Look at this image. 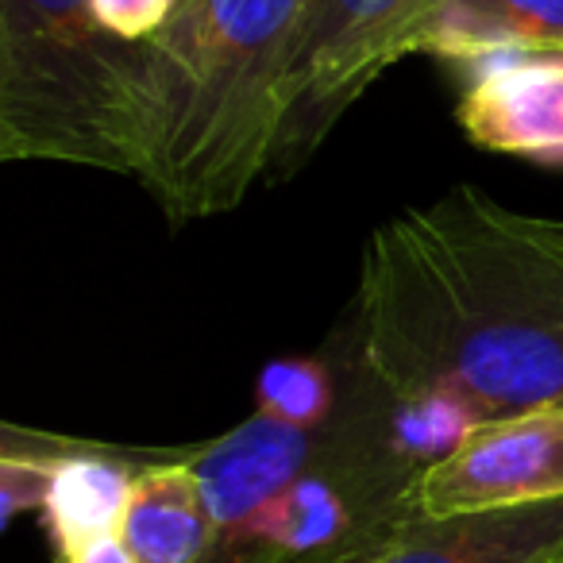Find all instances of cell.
<instances>
[{"instance_id": "1", "label": "cell", "mask_w": 563, "mask_h": 563, "mask_svg": "<svg viewBox=\"0 0 563 563\" xmlns=\"http://www.w3.org/2000/svg\"><path fill=\"white\" fill-rule=\"evenodd\" d=\"M355 324L386 398L455 390L486 421L563 401V220L475 186L394 212L363 243Z\"/></svg>"}, {"instance_id": "2", "label": "cell", "mask_w": 563, "mask_h": 563, "mask_svg": "<svg viewBox=\"0 0 563 563\" xmlns=\"http://www.w3.org/2000/svg\"><path fill=\"white\" fill-rule=\"evenodd\" d=\"M306 0H178L143 43L140 181L170 224L232 212L271 174L282 74Z\"/></svg>"}, {"instance_id": "3", "label": "cell", "mask_w": 563, "mask_h": 563, "mask_svg": "<svg viewBox=\"0 0 563 563\" xmlns=\"http://www.w3.org/2000/svg\"><path fill=\"white\" fill-rule=\"evenodd\" d=\"M147 55L89 0H0V158L132 174L143 166Z\"/></svg>"}, {"instance_id": "4", "label": "cell", "mask_w": 563, "mask_h": 563, "mask_svg": "<svg viewBox=\"0 0 563 563\" xmlns=\"http://www.w3.org/2000/svg\"><path fill=\"white\" fill-rule=\"evenodd\" d=\"M437 0H306L282 74V132L266 178L286 181L321 151L394 63Z\"/></svg>"}, {"instance_id": "5", "label": "cell", "mask_w": 563, "mask_h": 563, "mask_svg": "<svg viewBox=\"0 0 563 563\" xmlns=\"http://www.w3.org/2000/svg\"><path fill=\"white\" fill-rule=\"evenodd\" d=\"M563 498V401L483 421L448 460L417 471L409 517L483 514Z\"/></svg>"}, {"instance_id": "6", "label": "cell", "mask_w": 563, "mask_h": 563, "mask_svg": "<svg viewBox=\"0 0 563 563\" xmlns=\"http://www.w3.org/2000/svg\"><path fill=\"white\" fill-rule=\"evenodd\" d=\"M455 120L471 143L494 155L563 166V47L471 66Z\"/></svg>"}, {"instance_id": "7", "label": "cell", "mask_w": 563, "mask_h": 563, "mask_svg": "<svg viewBox=\"0 0 563 563\" xmlns=\"http://www.w3.org/2000/svg\"><path fill=\"white\" fill-rule=\"evenodd\" d=\"M332 452L329 429H294L266 413L247 417L232 432L209 440L186 455L205 509L220 537L251 521L271 498H278L306 471H313Z\"/></svg>"}, {"instance_id": "8", "label": "cell", "mask_w": 563, "mask_h": 563, "mask_svg": "<svg viewBox=\"0 0 563 563\" xmlns=\"http://www.w3.org/2000/svg\"><path fill=\"white\" fill-rule=\"evenodd\" d=\"M355 563H563V498L440 521L406 517Z\"/></svg>"}, {"instance_id": "9", "label": "cell", "mask_w": 563, "mask_h": 563, "mask_svg": "<svg viewBox=\"0 0 563 563\" xmlns=\"http://www.w3.org/2000/svg\"><path fill=\"white\" fill-rule=\"evenodd\" d=\"M386 463H401L390 452V440L371 455H344V460L324 455L313 471H306L298 483L266 501L232 537L271 548L274 555H294V560L340 552L355 525V490L371 486V478L383 475Z\"/></svg>"}, {"instance_id": "10", "label": "cell", "mask_w": 563, "mask_h": 563, "mask_svg": "<svg viewBox=\"0 0 563 563\" xmlns=\"http://www.w3.org/2000/svg\"><path fill=\"white\" fill-rule=\"evenodd\" d=\"M563 47V0H437L406 43L409 55L478 66L517 51Z\"/></svg>"}, {"instance_id": "11", "label": "cell", "mask_w": 563, "mask_h": 563, "mask_svg": "<svg viewBox=\"0 0 563 563\" xmlns=\"http://www.w3.org/2000/svg\"><path fill=\"white\" fill-rule=\"evenodd\" d=\"M220 529L186 460L147 463L135 475L120 540L135 563H201Z\"/></svg>"}, {"instance_id": "12", "label": "cell", "mask_w": 563, "mask_h": 563, "mask_svg": "<svg viewBox=\"0 0 563 563\" xmlns=\"http://www.w3.org/2000/svg\"><path fill=\"white\" fill-rule=\"evenodd\" d=\"M51 444H55V478L43 501V517L58 552L104 532H120L135 475L143 467H132L128 455L101 444H70V440H51Z\"/></svg>"}, {"instance_id": "13", "label": "cell", "mask_w": 563, "mask_h": 563, "mask_svg": "<svg viewBox=\"0 0 563 563\" xmlns=\"http://www.w3.org/2000/svg\"><path fill=\"white\" fill-rule=\"evenodd\" d=\"M486 417L455 390H421L406 398H390L386 440L390 452L413 471L448 460Z\"/></svg>"}, {"instance_id": "14", "label": "cell", "mask_w": 563, "mask_h": 563, "mask_svg": "<svg viewBox=\"0 0 563 563\" xmlns=\"http://www.w3.org/2000/svg\"><path fill=\"white\" fill-rule=\"evenodd\" d=\"M258 413L274 417L294 429H324L336 406V383L324 360L309 355H282L258 371L255 383Z\"/></svg>"}, {"instance_id": "15", "label": "cell", "mask_w": 563, "mask_h": 563, "mask_svg": "<svg viewBox=\"0 0 563 563\" xmlns=\"http://www.w3.org/2000/svg\"><path fill=\"white\" fill-rule=\"evenodd\" d=\"M93 20L124 43H147L170 24L178 0H89Z\"/></svg>"}, {"instance_id": "16", "label": "cell", "mask_w": 563, "mask_h": 563, "mask_svg": "<svg viewBox=\"0 0 563 563\" xmlns=\"http://www.w3.org/2000/svg\"><path fill=\"white\" fill-rule=\"evenodd\" d=\"M58 563H135L120 532H104V537L81 540V544L58 552Z\"/></svg>"}]
</instances>
